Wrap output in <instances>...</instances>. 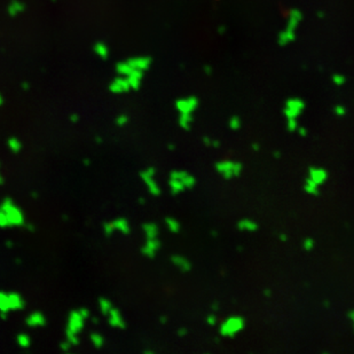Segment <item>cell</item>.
Here are the masks:
<instances>
[{
	"label": "cell",
	"mask_w": 354,
	"mask_h": 354,
	"mask_svg": "<svg viewBox=\"0 0 354 354\" xmlns=\"http://www.w3.org/2000/svg\"><path fill=\"white\" fill-rule=\"evenodd\" d=\"M226 31H227V28L225 27V26H221V27H218V34L224 35L226 34Z\"/></svg>",
	"instance_id": "43"
},
{
	"label": "cell",
	"mask_w": 354,
	"mask_h": 354,
	"mask_svg": "<svg viewBox=\"0 0 354 354\" xmlns=\"http://www.w3.org/2000/svg\"><path fill=\"white\" fill-rule=\"evenodd\" d=\"M296 132H297L298 136H301V138L308 137V130L305 127H301V125H299Z\"/></svg>",
	"instance_id": "39"
},
{
	"label": "cell",
	"mask_w": 354,
	"mask_h": 354,
	"mask_svg": "<svg viewBox=\"0 0 354 354\" xmlns=\"http://www.w3.org/2000/svg\"><path fill=\"white\" fill-rule=\"evenodd\" d=\"M211 308H212V311L214 312L219 311V304H218V301H214V303H212V305H211Z\"/></svg>",
	"instance_id": "46"
},
{
	"label": "cell",
	"mask_w": 354,
	"mask_h": 354,
	"mask_svg": "<svg viewBox=\"0 0 354 354\" xmlns=\"http://www.w3.org/2000/svg\"><path fill=\"white\" fill-rule=\"evenodd\" d=\"M141 228H142L146 239H153V237H158V235H160V227H158L156 223H153V221L145 223Z\"/></svg>",
	"instance_id": "18"
},
{
	"label": "cell",
	"mask_w": 354,
	"mask_h": 354,
	"mask_svg": "<svg viewBox=\"0 0 354 354\" xmlns=\"http://www.w3.org/2000/svg\"><path fill=\"white\" fill-rule=\"evenodd\" d=\"M306 104L301 97H289L284 102L283 115L288 118H297L304 113Z\"/></svg>",
	"instance_id": "6"
},
{
	"label": "cell",
	"mask_w": 354,
	"mask_h": 354,
	"mask_svg": "<svg viewBox=\"0 0 354 354\" xmlns=\"http://www.w3.org/2000/svg\"><path fill=\"white\" fill-rule=\"evenodd\" d=\"M5 245H6V248H8V249H12V248L14 247V242L13 241H6V242H5Z\"/></svg>",
	"instance_id": "50"
},
{
	"label": "cell",
	"mask_w": 354,
	"mask_h": 354,
	"mask_svg": "<svg viewBox=\"0 0 354 354\" xmlns=\"http://www.w3.org/2000/svg\"><path fill=\"white\" fill-rule=\"evenodd\" d=\"M348 317L350 320H351L352 324H353L354 328V310H352V311L348 312Z\"/></svg>",
	"instance_id": "47"
},
{
	"label": "cell",
	"mask_w": 354,
	"mask_h": 354,
	"mask_svg": "<svg viewBox=\"0 0 354 354\" xmlns=\"http://www.w3.org/2000/svg\"><path fill=\"white\" fill-rule=\"evenodd\" d=\"M97 306H99L101 315H104V317H107L108 313L111 311V308H114L111 299H108L107 297L99 298L97 299Z\"/></svg>",
	"instance_id": "25"
},
{
	"label": "cell",
	"mask_w": 354,
	"mask_h": 354,
	"mask_svg": "<svg viewBox=\"0 0 354 354\" xmlns=\"http://www.w3.org/2000/svg\"><path fill=\"white\" fill-rule=\"evenodd\" d=\"M129 116L127 115H120L118 118H116V120H115V123H116V125L120 127H125V125H127L129 124Z\"/></svg>",
	"instance_id": "36"
},
{
	"label": "cell",
	"mask_w": 354,
	"mask_h": 354,
	"mask_svg": "<svg viewBox=\"0 0 354 354\" xmlns=\"http://www.w3.org/2000/svg\"><path fill=\"white\" fill-rule=\"evenodd\" d=\"M7 147L13 154H19L24 148V144L21 142L20 139L17 137H10L6 142Z\"/></svg>",
	"instance_id": "26"
},
{
	"label": "cell",
	"mask_w": 354,
	"mask_h": 354,
	"mask_svg": "<svg viewBox=\"0 0 354 354\" xmlns=\"http://www.w3.org/2000/svg\"><path fill=\"white\" fill-rule=\"evenodd\" d=\"M333 113H334L335 116H337V118H344L348 111H346V108H345L344 106L336 104L334 109H333Z\"/></svg>",
	"instance_id": "33"
},
{
	"label": "cell",
	"mask_w": 354,
	"mask_h": 354,
	"mask_svg": "<svg viewBox=\"0 0 354 354\" xmlns=\"http://www.w3.org/2000/svg\"><path fill=\"white\" fill-rule=\"evenodd\" d=\"M303 17H304L303 13L298 8H292L289 10L286 27L277 35V44L280 46H288L291 43H294L297 37L298 28L303 22Z\"/></svg>",
	"instance_id": "2"
},
{
	"label": "cell",
	"mask_w": 354,
	"mask_h": 354,
	"mask_svg": "<svg viewBox=\"0 0 354 354\" xmlns=\"http://www.w3.org/2000/svg\"><path fill=\"white\" fill-rule=\"evenodd\" d=\"M263 294H264L265 297L271 298L272 295H273V292H272L271 289H265L264 292H263Z\"/></svg>",
	"instance_id": "45"
},
{
	"label": "cell",
	"mask_w": 354,
	"mask_h": 354,
	"mask_svg": "<svg viewBox=\"0 0 354 354\" xmlns=\"http://www.w3.org/2000/svg\"><path fill=\"white\" fill-rule=\"evenodd\" d=\"M111 224H113L115 232H120V234L123 235L131 234L132 230H131L130 221H127V218H116L114 221H111Z\"/></svg>",
	"instance_id": "16"
},
{
	"label": "cell",
	"mask_w": 354,
	"mask_h": 354,
	"mask_svg": "<svg viewBox=\"0 0 354 354\" xmlns=\"http://www.w3.org/2000/svg\"><path fill=\"white\" fill-rule=\"evenodd\" d=\"M31 197H32V198H34V200H37V198H38L37 193H31Z\"/></svg>",
	"instance_id": "60"
},
{
	"label": "cell",
	"mask_w": 354,
	"mask_h": 354,
	"mask_svg": "<svg viewBox=\"0 0 354 354\" xmlns=\"http://www.w3.org/2000/svg\"><path fill=\"white\" fill-rule=\"evenodd\" d=\"M167 317H165V315H162V317H160V322L162 324H167Z\"/></svg>",
	"instance_id": "51"
},
{
	"label": "cell",
	"mask_w": 354,
	"mask_h": 354,
	"mask_svg": "<svg viewBox=\"0 0 354 354\" xmlns=\"http://www.w3.org/2000/svg\"><path fill=\"white\" fill-rule=\"evenodd\" d=\"M83 164L85 167H90L91 165V160L90 158H84Z\"/></svg>",
	"instance_id": "53"
},
{
	"label": "cell",
	"mask_w": 354,
	"mask_h": 354,
	"mask_svg": "<svg viewBox=\"0 0 354 354\" xmlns=\"http://www.w3.org/2000/svg\"><path fill=\"white\" fill-rule=\"evenodd\" d=\"M102 230H104V236L111 237L114 235L115 230L114 227H113L111 221H106V223L102 225Z\"/></svg>",
	"instance_id": "32"
},
{
	"label": "cell",
	"mask_w": 354,
	"mask_h": 354,
	"mask_svg": "<svg viewBox=\"0 0 354 354\" xmlns=\"http://www.w3.org/2000/svg\"><path fill=\"white\" fill-rule=\"evenodd\" d=\"M26 324L29 328H43L47 324L46 315L43 312L34 311L26 317Z\"/></svg>",
	"instance_id": "12"
},
{
	"label": "cell",
	"mask_w": 354,
	"mask_h": 354,
	"mask_svg": "<svg viewBox=\"0 0 354 354\" xmlns=\"http://www.w3.org/2000/svg\"><path fill=\"white\" fill-rule=\"evenodd\" d=\"M59 348H60L61 351L62 352H71V348H74L73 345L69 343V342L66 339V341L61 342L60 345H59Z\"/></svg>",
	"instance_id": "37"
},
{
	"label": "cell",
	"mask_w": 354,
	"mask_h": 354,
	"mask_svg": "<svg viewBox=\"0 0 354 354\" xmlns=\"http://www.w3.org/2000/svg\"><path fill=\"white\" fill-rule=\"evenodd\" d=\"M3 104V97H1V94H0V106Z\"/></svg>",
	"instance_id": "63"
},
{
	"label": "cell",
	"mask_w": 354,
	"mask_h": 354,
	"mask_svg": "<svg viewBox=\"0 0 354 354\" xmlns=\"http://www.w3.org/2000/svg\"><path fill=\"white\" fill-rule=\"evenodd\" d=\"M204 73L207 75L212 74V68H211L210 66H205V67H204Z\"/></svg>",
	"instance_id": "48"
},
{
	"label": "cell",
	"mask_w": 354,
	"mask_h": 354,
	"mask_svg": "<svg viewBox=\"0 0 354 354\" xmlns=\"http://www.w3.org/2000/svg\"><path fill=\"white\" fill-rule=\"evenodd\" d=\"M245 320L241 315H231L219 324V334L221 337L235 338L245 328Z\"/></svg>",
	"instance_id": "3"
},
{
	"label": "cell",
	"mask_w": 354,
	"mask_h": 354,
	"mask_svg": "<svg viewBox=\"0 0 354 354\" xmlns=\"http://www.w3.org/2000/svg\"><path fill=\"white\" fill-rule=\"evenodd\" d=\"M164 223H165V226H167L169 232H171L172 234H178V233H180V221H178V219H176V218L167 217L165 219H164Z\"/></svg>",
	"instance_id": "22"
},
{
	"label": "cell",
	"mask_w": 354,
	"mask_h": 354,
	"mask_svg": "<svg viewBox=\"0 0 354 354\" xmlns=\"http://www.w3.org/2000/svg\"><path fill=\"white\" fill-rule=\"evenodd\" d=\"M174 174H177V177L183 181V184L185 185V187L187 191H192L194 189L196 186L197 180L196 178L193 174H189L187 171L185 170H174Z\"/></svg>",
	"instance_id": "15"
},
{
	"label": "cell",
	"mask_w": 354,
	"mask_h": 354,
	"mask_svg": "<svg viewBox=\"0 0 354 354\" xmlns=\"http://www.w3.org/2000/svg\"><path fill=\"white\" fill-rule=\"evenodd\" d=\"M193 123H194V116L193 115L179 114L178 124H179L181 130L191 131Z\"/></svg>",
	"instance_id": "21"
},
{
	"label": "cell",
	"mask_w": 354,
	"mask_h": 354,
	"mask_svg": "<svg viewBox=\"0 0 354 354\" xmlns=\"http://www.w3.org/2000/svg\"><path fill=\"white\" fill-rule=\"evenodd\" d=\"M71 123H78L80 122V116L77 114L71 115Z\"/></svg>",
	"instance_id": "44"
},
{
	"label": "cell",
	"mask_w": 354,
	"mask_h": 354,
	"mask_svg": "<svg viewBox=\"0 0 354 354\" xmlns=\"http://www.w3.org/2000/svg\"><path fill=\"white\" fill-rule=\"evenodd\" d=\"M205 322L207 324H209L210 327H214V326H217L218 324V317L216 315V313H210V315H207V317H205Z\"/></svg>",
	"instance_id": "35"
},
{
	"label": "cell",
	"mask_w": 354,
	"mask_h": 354,
	"mask_svg": "<svg viewBox=\"0 0 354 354\" xmlns=\"http://www.w3.org/2000/svg\"><path fill=\"white\" fill-rule=\"evenodd\" d=\"M167 148H169V151H176V145L169 144V145H167Z\"/></svg>",
	"instance_id": "56"
},
{
	"label": "cell",
	"mask_w": 354,
	"mask_h": 354,
	"mask_svg": "<svg viewBox=\"0 0 354 354\" xmlns=\"http://www.w3.org/2000/svg\"><path fill=\"white\" fill-rule=\"evenodd\" d=\"M140 180L146 185L147 191L151 196L158 197L162 194V188L156 180V169L154 167H148L139 172Z\"/></svg>",
	"instance_id": "5"
},
{
	"label": "cell",
	"mask_w": 354,
	"mask_h": 354,
	"mask_svg": "<svg viewBox=\"0 0 354 354\" xmlns=\"http://www.w3.org/2000/svg\"><path fill=\"white\" fill-rule=\"evenodd\" d=\"M90 342L93 345V348H97V350H101V348H104V344H106L104 335L97 333V331H92L91 333Z\"/></svg>",
	"instance_id": "23"
},
{
	"label": "cell",
	"mask_w": 354,
	"mask_h": 354,
	"mask_svg": "<svg viewBox=\"0 0 354 354\" xmlns=\"http://www.w3.org/2000/svg\"><path fill=\"white\" fill-rule=\"evenodd\" d=\"M78 312H80V315L85 319V320H88L91 317V311L87 308H77Z\"/></svg>",
	"instance_id": "38"
},
{
	"label": "cell",
	"mask_w": 354,
	"mask_h": 354,
	"mask_svg": "<svg viewBox=\"0 0 354 354\" xmlns=\"http://www.w3.org/2000/svg\"><path fill=\"white\" fill-rule=\"evenodd\" d=\"M308 178H310L312 181H315V184L319 186L326 184L329 178V174L324 167H311L308 170Z\"/></svg>",
	"instance_id": "11"
},
{
	"label": "cell",
	"mask_w": 354,
	"mask_h": 354,
	"mask_svg": "<svg viewBox=\"0 0 354 354\" xmlns=\"http://www.w3.org/2000/svg\"><path fill=\"white\" fill-rule=\"evenodd\" d=\"M10 296L6 291L0 290V315H10Z\"/></svg>",
	"instance_id": "20"
},
{
	"label": "cell",
	"mask_w": 354,
	"mask_h": 354,
	"mask_svg": "<svg viewBox=\"0 0 354 354\" xmlns=\"http://www.w3.org/2000/svg\"><path fill=\"white\" fill-rule=\"evenodd\" d=\"M144 354H155L154 350H151V348H145L144 351H142Z\"/></svg>",
	"instance_id": "55"
},
{
	"label": "cell",
	"mask_w": 354,
	"mask_h": 354,
	"mask_svg": "<svg viewBox=\"0 0 354 354\" xmlns=\"http://www.w3.org/2000/svg\"><path fill=\"white\" fill-rule=\"evenodd\" d=\"M214 169L217 174L225 180H232L240 177L243 172V164L237 160H221L214 164Z\"/></svg>",
	"instance_id": "4"
},
{
	"label": "cell",
	"mask_w": 354,
	"mask_h": 354,
	"mask_svg": "<svg viewBox=\"0 0 354 354\" xmlns=\"http://www.w3.org/2000/svg\"><path fill=\"white\" fill-rule=\"evenodd\" d=\"M162 248V241L158 237H153V239H146L145 243L141 247L140 252L144 257L148 259H154L158 251Z\"/></svg>",
	"instance_id": "9"
},
{
	"label": "cell",
	"mask_w": 354,
	"mask_h": 354,
	"mask_svg": "<svg viewBox=\"0 0 354 354\" xmlns=\"http://www.w3.org/2000/svg\"><path fill=\"white\" fill-rule=\"evenodd\" d=\"M303 189H304L306 194L310 196H319L320 195V186L315 184V181H312L310 178H306L303 185Z\"/></svg>",
	"instance_id": "19"
},
{
	"label": "cell",
	"mask_w": 354,
	"mask_h": 354,
	"mask_svg": "<svg viewBox=\"0 0 354 354\" xmlns=\"http://www.w3.org/2000/svg\"><path fill=\"white\" fill-rule=\"evenodd\" d=\"M139 203H140V204L146 203V200H145L144 197H140V198H139Z\"/></svg>",
	"instance_id": "61"
},
{
	"label": "cell",
	"mask_w": 354,
	"mask_h": 354,
	"mask_svg": "<svg viewBox=\"0 0 354 354\" xmlns=\"http://www.w3.org/2000/svg\"><path fill=\"white\" fill-rule=\"evenodd\" d=\"M241 127H242V120H241L239 116H236V115L232 116V118L228 120V127H230L232 131H239Z\"/></svg>",
	"instance_id": "28"
},
{
	"label": "cell",
	"mask_w": 354,
	"mask_h": 354,
	"mask_svg": "<svg viewBox=\"0 0 354 354\" xmlns=\"http://www.w3.org/2000/svg\"><path fill=\"white\" fill-rule=\"evenodd\" d=\"M24 227L29 232L36 231V228H35L34 224H30V223H27V221H26V224L24 225Z\"/></svg>",
	"instance_id": "41"
},
{
	"label": "cell",
	"mask_w": 354,
	"mask_h": 354,
	"mask_svg": "<svg viewBox=\"0 0 354 354\" xmlns=\"http://www.w3.org/2000/svg\"><path fill=\"white\" fill-rule=\"evenodd\" d=\"M171 264L174 268H178L181 273H188L192 271V263L187 257H185L183 254H172L170 258Z\"/></svg>",
	"instance_id": "13"
},
{
	"label": "cell",
	"mask_w": 354,
	"mask_h": 354,
	"mask_svg": "<svg viewBox=\"0 0 354 354\" xmlns=\"http://www.w3.org/2000/svg\"><path fill=\"white\" fill-rule=\"evenodd\" d=\"M0 171H1V163H0ZM5 184V178H3V174L0 172V186H3Z\"/></svg>",
	"instance_id": "52"
},
{
	"label": "cell",
	"mask_w": 354,
	"mask_h": 354,
	"mask_svg": "<svg viewBox=\"0 0 354 354\" xmlns=\"http://www.w3.org/2000/svg\"><path fill=\"white\" fill-rule=\"evenodd\" d=\"M211 234H212V236L217 237L218 236V232L217 231H212L211 232Z\"/></svg>",
	"instance_id": "62"
},
{
	"label": "cell",
	"mask_w": 354,
	"mask_h": 354,
	"mask_svg": "<svg viewBox=\"0 0 354 354\" xmlns=\"http://www.w3.org/2000/svg\"><path fill=\"white\" fill-rule=\"evenodd\" d=\"M236 228L240 232L254 233V232L258 231V224L250 218H242L237 221Z\"/></svg>",
	"instance_id": "17"
},
{
	"label": "cell",
	"mask_w": 354,
	"mask_h": 354,
	"mask_svg": "<svg viewBox=\"0 0 354 354\" xmlns=\"http://www.w3.org/2000/svg\"><path fill=\"white\" fill-rule=\"evenodd\" d=\"M174 107L177 109L178 114L194 115L195 111L200 107V100L194 95L180 97L176 101Z\"/></svg>",
	"instance_id": "8"
},
{
	"label": "cell",
	"mask_w": 354,
	"mask_h": 354,
	"mask_svg": "<svg viewBox=\"0 0 354 354\" xmlns=\"http://www.w3.org/2000/svg\"><path fill=\"white\" fill-rule=\"evenodd\" d=\"M15 341H17V344L19 345V348H24V350L30 348L31 345H32V339H31L30 336H29L27 333H20V334H17Z\"/></svg>",
	"instance_id": "24"
},
{
	"label": "cell",
	"mask_w": 354,
	"mask_h": 354,
	"mask_svg": "<svg viewBox=\"0 0 354 354\" xmlns=\"http://www.w3.org/2000/svg\"><path fill=\"white\" fill-rule=\"evenodd\" d=\"M90 320L92 321L94 324H99V322H100L99 317H90Z\"/></svg>",
	"instance_id": "54"
},
{
	"label": "cell",
	"mask_w": 354,
	"mask_h": 354,
	"mask_svg": "<svg viewBox=\"0 0 354 354\" xmlns=\"http://www.w3.org/2000/svg\"><path fill=\"white\" fill-rule=\"evenodd\" d=\"M324 308H329V306H330V303H329V301H324Z\"/></svg>",
	"instance_id": "59"
},
{
	"label": "cell",
	"mask_w": 354,
	"mask_h": 354,
	"mask_svg": "<svg viewBox=\"0 0 354 354\" xmlns=\"http://www.w3.org/2000/svg\"><path fill=\"white\" fill-rule=\"evenodd\" d=\"M178 337L184 338L186 336H188V329L187 328L180 327L177 330Z\"/></svg>",
	"instance_id": "40"
},
{
	"label": "cell",
	"mask_w": 354,
	"mask_h": 354,
	"mask_svg": "<svg viewBox=\"0 0 354 354\" xmlns=\"http://www.w3.org/2000/svg\"><path fill=\"white\" fill-rule=\"evenodd\" d=\"M95 142H97V145H102L104 140H102V138L97 137L95 138Z\"/></svg>",
	"instance_id": "58"
},
{
	"label": "cell",
	"mask_w": 354,
	"mask_h": 354,
	"mask_svg": "<svg viewBox=\"0 0 354 354\" xmlns=\"http://www.w3.org/2000/svg\"><path fill=\"white\" fill-rule=\"evenodd\" d=\"M280 240L283 241V242H287V241H288L287 234H280Z\"/></svg>",
	"instance_id": "57"
},
{
	"label": "cell",
	"mask_w": 354,
	"mask_h": 354,
	"mask_svg": "<svg viewBox=\"0 0 354 354\" xmlns=\"http://www.w3.org/2000/svg\"><path fill=\"white\" fill-rule=\"evenodd\" d=\"M273 158H277V160H280V158H282V153L279 151H275L274 153H273Z\"/></svg>",
	"instance_id": "49"
},
{
	"label": "cell",
	"mask_w": 354,
	"mask_h": 354,
	"mask_svg": "<svg viewBox=\"0 0 354 354\" xmlns=\"http://www.w3.org/2000/svg\"><path fill=\"white\" fill-rule=\"evenodd\" d=\"M251 149H252V151H254V153H258V151H261V144H258V142H254V144L251 145Z\"/></svg>",
	"instance_id": "42"
},
{
	"label": "cell",
	"mask_w": 354,
	"mask_h": 354,
	"mask_svg": "<svg viewBox=\"0 0 354 354\" xmlns=\"http://www.w3.org/2000/svg\"><path fill=\"white\" fill-rule=\"evenodd\" d=\"M298 127H299V123H298L297 118H288L287 120V130L290 132V133H294L297 131Z\"/></svg>",
	"instance_id": "31"
},
{
	"label": "cell",
	"mask_w": 354,
	"mask_h": 354,
	"mask_svg": "<svg viewBox=\"0 0 354 354\" xmlns=\"http://www.w3.org/2000/svg\"><path fill=\"white\" fill-rule=\"evenodd\" d=\"M86 320L80 315L78 310H73L69 312L66 326V334L80 335L85 328Z\"/></svg>",
	"instance_id": "7"
},
{
	"label": "cell",
	"mask_w": 354,
	"mask_h": 354,
	"mask_svg": "<svg viewBox=\"0 0 354 354\" xmlns=\"http://www.w3.org/2000/svg\"><path fill=\"white\" fill-rule=\"evenodd\" d=\"M331 82L336 86H343L345 83H346V77H345L344 75L342 74H334L333 75V77H331Z\"/></svg>",
	"instance_id": "30"
},
{
	"label": "cell",
	"mask_w": 354,
	"mask_h": 354,
	"mask_svg": "<svg viewBox=\"0 0 354 354\" xmlns=\"http://www.w3.org/2000/svg\"><path fill=\"white\" fill-rule=\"evenodd\" d=\"M167 185H169L171 195H174V196H177V195L184 193L185 191H187L185 185L183 184V181L177 177V174H174V170L171 171L170 174H169Z\"/></svg>",
	"instance_id": "14"
},
{
	"label": "cell",
	"mask_w": 354,
	"mask_h": 354,
	"mask_svg": "<svg viewBox=\"0 0 354 354\" xmlns=\"http://www.w3.org/2000/svg\"><path fill=\"white\" fill-rule=\"evenodd\" d=\"M202 142H203L205 147H221V141L217 140V139H214V138L209 137V136H204V137L202 138Z\"/></svg>",
	"instance_id": "27"
},
{
	"label": "cell",
	"mask_w": 354,
	"mask_h": 354,
	"mask_svg": "<svg viewBox=\"0 0 354 354\" xmlns=\"http://www.w3.org/2000/svg\"><path fill=\"white\" fill-rule=\"evenodd\" d=\"M26 216L24 211L10 197H5L0 203V228L24 227Z\"/></svg>",
	"instance_id": "1"
},
{
	"label": "cell",
	"mask_w": 354,
	"mask_h": 354,
	"mask_svg": "<svg viewBox=\"0 0 354 354\" xmlns=\"http://www.w3.org/2000/svg\"><path fill=\"white\" fill-rule=\"evenodd\" d=\"M108 324L111 328L120 329V330H125L127 328V321L124 319L122 312L118 308H111V311L107 315Z\"/></svg>",
	"instance_id": "10"
},
{
	"label": "cell",
	"mask_w": 354,
	"mask_h": 354,
	"mask_svg": "<svg viewBox=\"0 0 354 354\" xmlns=\"http://www.w3.org/2000/svg\"><path fill=\"white\" fill-rule=\"evenodd\" d=\"M66 339H67L73 346H78V345L80 344V335L66 334Z\"/></svg>",
	"instance_id": "34"
},
{
	"label": "cell",
	"mask_w": 354,
	"mask_h": 354,
	"mask_svg": "<svg viewBox=\"0 0 354 354\" xmlns=\"http://www.w3.org/2000/svg\"><path fill=\"white\" fill-rule=\"evenodd\" d=\"M301 247L304 249L305 251H308V252H311L315 247V241L312 239V237H305L304 241H303V243H301Z\"/></svg>",
	"instance_id": "29"
}]
</instances>
